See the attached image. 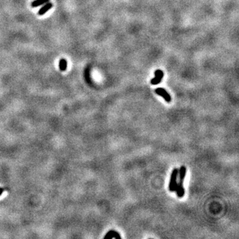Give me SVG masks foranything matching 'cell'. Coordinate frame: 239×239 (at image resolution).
<instances>
[{
  "label": "cell",
  "mask_w": 239,
  "mask_h": 239,
  "mask_svg": "<svg viewBox=\"0 0 239 239\" xmlns=\"http://www.w3.org/2000/svg\"><path fill=\"white\" fill-rule=\"evenodd\" d=\"M53 7V4L52 3H51V2H47V3L44 4V6L39 10V11H38V15H39V16H43V15L46 14L49 10L51 9Z\"/></svg>",
  "instance_id": "obj_6"
},
{
  "label": "cell",
  "mask_w": 239,
  "mask_h": 239,
  "mask_svg": "<svg viewBox=\"0 0 239 239\" xmlns=\"http://www.w3.org/2000/svg\"><path fill=\"white\" fill-rule=\"evenodd\" d=\"M187 168L185 166L180 167L179 169H178V176H179V181L184 183V179L186 176Z\"/></svg>",
  "instance_id": "obj_5"
},
{
  "label": "cell",
  "mask_w": 239,
  "mask_h": 239,
  "mask_svg": "<svg viewBox=\"0 0 239 239\" xmlns=\"http://www.w3.org/2000/svg\"><path fill=\"white\" fill-rule=\"evenodd\" d=\"M164 77V72L161 70H157L155 71V77L151 80V84L153 85H156L161 82Z\"/></svg>",
  "instance_id": "obj_3"
},
{
  "label": "cell",
  "mask_w": 239,
  "mask_h": 239,
  "mask_svg": "<svg viewBox=\"0 0 239 239\" xmlns=\"http://www.w3.org/2000/svg\"><path fill=\"white\" fill-rule=\"evenodd\" d=\"M175 192H176V194L177 195V197L179 198H182L184 197L185 191V188L184 187V183L181 182H177V186H176V189H175Z\"/></svg>",
  "instance_id": "obj_4"
},
{
  "label": "cell",
  "mask_w": 239,
  "mask_h": 239,
  "mask_svg": "<svg viewBox=\"0 0 239 239\" xmlns=\"http://www.w3.org/2000/svg\"><path fill=\"white\" fill-rule=\"evenodd\" d=\"M155 92L159 96H161V97L166 100L167 102H171V96L169 95V94L167 92V91L165 90L164 88H157L155 90Z\"/></svg>",
  "instance_id": "obj_2"
},
{
  "label": "cell",
  "mask_w": 239,
  "mask_h": 239,
  "mask_svg": "<svg viewBox=\"0 0 239 239\" xmlns=\"http://www.w3.org/2000/svg\"><path fill=\"white\" fill-rule=\"evenodd\" d=\"M4 191V189H3V188L0 187V196H1V194H2V193H3Z\"/></svg>",
  "instance_id": "obj_10"
},
{
  "label": "cell",
  "mask_w": 239,
  "mask_h": 239,
  "mask_svg": "<svg viewBox=\"0 0 239 239\" xmlns=\"http://www.w3.org/2000/svg\"><path fill=\"white\" fill-rule=\"evenodd\" d=\"M49 1L50 0H34L33 1H32L31 5L32 7H37L49 2Z\"/></svg>",
  "instance_id": "obj_8"
},
{
  "label": "cell",
  "mask_w": 239,
  "mask_h": 239,
  "mask_svg": "<svg viewBox=\"0 0 239 239\" xmlns=\"http://www.w3.org/2000/svg\"><path fill=\"white\" fill-rule=\"evenodd\" d=\"M67 68V61L65 58H61L59 61V68L61 71H65Z\"/></svg>",
  "instance_id": "obj_9"
},
{
  "label": "cell",
  "mask_w": 239,
  "mask_h": 239,
  "mask_svg": "<svg viewBox=\"0 0 239 239\" xmlns=\"http://www.w3.org/2000/svg\"><path fill=\"white\" fill-rule=\"evenodd\" d=\"M177 177H178V169L174 168L171 172V177H170L169 183V190L170 192L175 191L177 184Z\"/></svg>",
  "instance_id": "obj_1"
},
{
  "label": "cell",
  "mask_w": 239,
  "mask_h": 239,
  "mask_svg": "<svg viewBox=\"0 0 239 239\" xmlns=\"http://www.w3.org/2000/svg\"><path fill=\"white\" fill-rule=\"evenodd\" d=\"M104 239H112V238H116V239H121L122 237L120 234L116 232L115 230H111L106 234V235L104 237Z\"/></svg>",
  "instance_id": "obj_7"
}]
</instances>
